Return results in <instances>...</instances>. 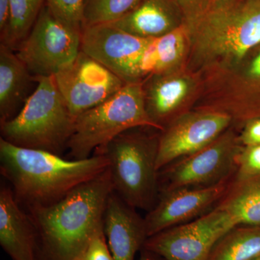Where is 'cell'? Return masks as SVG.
Masks as SVG:
<instances>
[{"mask_svg": "<svg viewBox=\"0 0 260 260\" xmlns=\"http://www.w3.org/2000/svg\"><path fill=\"white\" fill-rule=\"evenodd\" d=\"M113 191L109 168L47 206L26 209L39 240L38 260H77L104 226V214Z\"/></svg>", "mask_w": 260, "mask_h": 260, "instance_id": "obj_1", "label": "cell"}, {"mask_svg": "<svg viewBox=\"0 0 260 260\" xmlns=\"http://www.w3.org/2000/svg\"><path fill=\"white\" fill-rule=\"evenodd\" d=\"M109 167V160L103 154L68 160L50 152L21 148L0 139L1 174L25 209L54 204Z\"/></svg>", "mask_w": 260, "mask_h": 260, "instance_id": "obj_2", "label": "cell"}, {"mask_svg": "<svg viewBox=\"0 0 260 260\" xmlns=\"http://www.w3.org/2000/svg\"><path fill=\"white\" fill-rule=\"evenodd\" d=\"M37 80V87L20 112L2 123L1 138L21 148L61 155L68 149L75 118L59 93L54 77H38Z\"/></svg>", "mask_w": 260, "mask_h": 260, "instance_id": "obj_3", "label": "cell"}, {"mask_svg": "<svg viewBox=\"0 0 260 260\" xmlns=\"http://www.w3.org/2000/svg\"><path fill=\"white\" fill-rule=\"evenodd\" d=\"M124 132L94 154L109 162L113 191L135 209L150 211L160 195L156 161L159 138L135 131Z\"/></svg>", "mask_w": 260, "mask_h": 260, "instance_id": "obj_4", "label": "cell"}, {"mask_svg": "<svg viewBox=\"0 0 260 260\" xmlns=\"http://www.w3.org/2000/svg\"><path fill=\"white\" fill-rule=\"evenodd\" d=\"M139 126L160 129L147 113L143 85L126 83L105 102L75 117L70 155L73 160L90 158L118 135Z\"/></svg>", "mask_w": 260, "mask_h": 260, "instance_id": "obj_5", "label": "cell"}, {"mask_svg": "<svg viewBox=\"0 0 260 260\" xmlns=\"http://www.w3.org/2000/svg\"><path fill=\"white\" fill-rule=\"evenodd\" d=\"M192 24L213 54L241 59L260 43V0H215Z\"/></svg>", "mask_w": 260, "mask_h": 260, "instance_id": "obj_6", "label": "cell"}, {"mask_svg": "<svg viewBox=\"0 0 260 260\" xmlns=\"http://www.w3.org/2000/svg\"><path fill=\"white\" fill-rule=\"evenodd\" d=\"M82 34L61 23L45 4L15 53L34 76L54 77L79 55Z\"/></svg>", "mask_w": 260, "mask_h": 260, "instance_id": "obj_7", "label": "cell"}, {"mask_svg": "<svg viewBox=\"0 0 260 260\" xmlns=\"http://www.w3.org/2000/svg\"><path fill=\"white\" fill-rule=\"evenodd\" d=\"M235 226L232 216L216 206L191 221L148 238L143 249L164 260H208L217 242Z\"/></svg>", "mask_w": 260, "mask_h": 260, "instance_id": "obj_8", "label": "cell"}, {"mask_svg": "<svg viewBox=\"0 0 260 260\" xmlns=\"http://www.w3.org/2000/svg\"><path fill=\"white\" fill-rule=\"evenodd\" d=\"M241 148L232 135L219 137L196 153L159 171L160 192L216 185L232 178Z\"/></svg>", "mask_w": 260, "mask_h": 260, "instance_id": "obj_9", "label": "cell"}, {"mask_svg": "<svg viewBox=\"0 0 260 260\" xmlns=\"http://www.w3.org/2000/svg\"><path fill=\"white\" fill-rule=\"evenodd\" d=\"M54 79L75 118L105 102L126 84L83 51L68 68L54 76Z\"/></svg>", "mask_w": 260, "mask_h": 260, "instance_id": "obj_10", "label": "cell"}, {"mask_svg": "<svg viewBox=\"0 0 260 260\" xmlns=\"http://www.w3.org/2000/svg\"><path fill=\"white\" fill-rule=\"evenodd\" d=\"M153 40L137 37L112 24H102L83 29L81 51L126 83H137L140 78V59Z\"/></svg>", "mask_w": 260, "mask_h": 260, "instance_id": "obj_11", "label": "cell"}, {"mask_svg": "<svg viewBox=\"0 0 260 260\" xmlns=\"http://www.w3.org/2000/svg\"><path fill=\"white\" fill-rule=\"evenodd\" d=\"M233 181L231 178L207 187L180 188L160 192L156 204L145 218L148 238L209 212L223 199Z\"/></svg>", "mask_w": 260, "mask_h": 260, "instance_id": "obj_12", "label": "cell"}, {"mask_svg": "<svg viewBox=\"0 0 260 260\" xmlns=\"http://www.w3.org/2000/svg\"><path fill=\"white\" fill-rule=\"evenodd\" d=\"M231 121V116L222 112L191 114L178 119L159 138L157 169L161 170L211 144Z\"/></svg>", "mask_w": 260, "mask_h": 260, "instance_id": "obj_13", "label": "cell"}, {"mask_svg": "<svg viewBox=\"0 0 260 260\" xmlns=\"http://www.w3.org/2000/svg\"><path fill=\"white\" fill-rule=\"evenodd\" d=\"M104 231L115 260H135L148 238L145 218L114 191L104 210Z\"/></svg>", "mask_w": 260, "mask_h": 260, "instance_id": "obj_14", "label": "cell"}, {"mask_svg": "<svg viewBox=\"0 0 260 260\" xmlns=\"http://www.w3.org/2000/svg\"><path fill=\"white\" fill-rule=\"evenodd\" d=\"M0 244L12 260H38L35 225L12 188L5 185L0 189Z\"/></svg>", "mask_w": 260, "mask_h": 260, "instance_id": "obj_15", "label": "cell"}, {"mask_svg": "<svg viewBox=\"0 0 260 260\" xmlns=\"http://www.w3.org/2000/svg\"><path fill=\"white\" fill-rule=\"evenodd\" d=\"M15 50L0 45V123L13 119L31 94L37 78L19 59Z\"/></svg>", "mask_w": 260, "mask_h": 260, "instance_id": "obj_16", "label": "cell"}, {"mask_svg": "<svg viewBox=\"0 0 260 260\" xmlns=\"http://www.w3.org/2000/svg\"><path fill=\"white\" fill-rule=\"evenodd\" d=\"M178 15L174 0H143L125 16L109 24L137 37L156 39L178 28Z\"/></svg>", "mask_w": 260, "mask_h": 260, "instance_id": "obj_17", "label": "cell"}, {"mask_svg": "<svg viewBox=\"0 0 260 260\" xmlns=\"http://www.w3.org/2000/svg\"><path fill=\"white\" fill-rule=\"evenodd\" d=\"M217 207L225 210L237 225L260 226V175L233 181Z\"/></svg>", "mask_w": 260, "mask_h": 260, "instance_id": "obj_18", "label": "cell"}, {"mask_svg": "<svg viewBox=\"0 0 260 260\" xmlns=\"http://www.w3.org/2000/svg\"><path fill=\"white\" fill-rule=\"evenodd\" d=\"M187 90L186 80L177 78H156L146 90L143 89L147 113L160 129L162 119L177 109Z\"/></svg>", "mask_w": 260, "mask_h": 260, "instance_id": "obj_19", "label": "cell"}, {"mask_svg": "<svg viewBox=\"0 0 260 260\" xmlns=\"http://www.w3.org/2000/svg\"><path fill=\"white\" fill-rule=\"evenodd\" d=\"M184 39V28L182 26L153 39L140 59V77L160 74L175 64L182 55Z\"/></svg>", "mask_w": 260, "mask_h": 260, "instance_id": "obj_20", "label": "cell"}, {"mask_svg": "<svg viewBox=\"0 0 260 260\" xmlns=\"http://www.w3.org/2000/svg\"><path fill=\"white\" fill-rule=\"evenodd\" d=\"M260 254V226L237 225L214 246L208 260H249Z\"/></svg>", "mask_w": 260, "mask_h": 260, "instance_id": "obj_21", "label": "cell"}, {"mask_svg": "<svg viewBox=\"0 0 260 260\" xmlns=\"http://www.w3.org/2000/svg\"><path fill=\"white\" fill-rule=\"evenodd\" d=\"M46 0H10L9 28L1 44L16 50L37 21Z\"/></svg>", "mask_w": 260, "mask_h": 260, "instance_id": "obj_22", "label": "cell"}, {"mask_svg": "<svg viewBox=\"0 0 260 260\" xmlns=\"http://www.w3.org/2000/svg\"><path fill=\"white\" fill-rule=\"evenodd\" d=\"M143 0H85L83 28L114 23L135 9Z\"/></svg>", "mask_w": 260, "mask_h": 260, "instance_id": "obj_23", "label": "cell"}, {"mask_svg": "<svg viewBox=\"0 0 260 260\" xmlns=\"http://www.w3.org/2000/svg\"><path fill=\"white\" fill-rule=\"evenodd\" d=\"M46 5L61 23L83 30L85 0H46Z\"/></svg>", "mask_w": 260, "mask_h": 260, "instance_id": "obj_24", "label": "cell"}, {"mask_svg": "<svg viewBox=\"0 0 260 260\" xmlns=\"http://www.w3.org/2000/svg\"><path fill=\"white\" fill-rule=\"evenodd\" d=\"M260 175V144L241 149L234 181L239 182Z\"/></svg>", "mask_w": 260, "mask_h": 260, "instance_id": "obj_25", "label": "cell"}, {"mask_svg": "<svg viewBox=\"0 0 260 260\" xmlns=\"http://www.w3.org/2000/svg\"><path fill=\"white\" fill-rule=\"evenodd\" d=\"M81 258L83 260H115L108 244L104 226L94 234Z\"/></svg>", "mask_w": 260, "mask_h": 260, "instance_id": "obj_26", "label": "cell"}, {"mask_svg": "<svg viewBox=\"0 0 260 260\" xmlns=\"http://www.w3.org/2000/svg\"><path fill=\"white\" fill-rule=\"evenodd\" d=\"M182 8L191 23L201 18L213 6L215 0H174Z\"/></svg>", "mask_w": 260, "mask_h": 260, "instance_id": "obj_27", "label": "cell"}, {"mask_svg": "<svg viewBox=\"0 0 260 260\" xmlns=\"http://www.w3.org/2000/svg\"><path fill=\"white\" fill-rule=\"evenodd\" d=\"M240 141L246 146L260 144V119L248 123L243 132Z\"/></svg>", "mask_w": 260, "mask_h": 260, "instance_id": "obj_28", "label": "cell"}, {"mask_svg": "<svg viewBox=\"0 0 260 260\" xmlns=\"http://www.w3.org/2000/svg\"><path fill=\"white\" fill-rule=\"evenodd\" d=\"M10 22V0H0V34L1 40L4 39Z\"/></svg>", "mask_w": 260, "mask_h": 260, "instance_id": "obj_29", "label": "cell"}, {"mask_svg": "<svg viewBox=\"0 0 260 260\" xmlns=\"http://www.w3.org/2000/svg\"><path fill=\"white\" fill-rule=\"evenodd\" d=\"M141 250L139 260H164L150 251L145 250L144 249H142Z\"/></svg>", "mask_w": 260, "mask_h": 260, "instance_id": "obj_30", "label": "cell"}, {"mask_svg": "<svg viewBox=\"0 0 260 260\" xmlns=\"http://www.w3.org/2000/svg\"><path fill=\"white\" fill-rule=\"evenodd\" d=\"M250 73L253 76L260 77V54L251 64Z\"/></svg>", "mask_w": 260, "mask_h": 260, "instance_id": "obj_31", "label": "cell"}, {"mask_svg": "<svg viewBox=\"0 0 260 260\" xmlns=\"http://www.w3.org/2000/svg\"><path fill=\"white\" fill-rule=\"evenodd\" d=\"M249 260H260V254H259V255L256 256L255 257L252 258V259Z\"/></svg>", "mask_w": 260, "mask_h": 260, "instance_id": "obj_32", "label": "cell"}, {"mask_svg": "<svg viewBox=\"0 0 260 260\" xmlns=\"http://www.w3.org/2000/svg\"><path fill=\"white\" fill-rule=\"evenodd\" d=\"M77 260H83V259H82V258H81V257H80V258H79V259H77Z\"/></svg>", "mask_w": 260, "mask_h": 260, "instance_id": "obj_33", "label": "cell"}]
</instances>
